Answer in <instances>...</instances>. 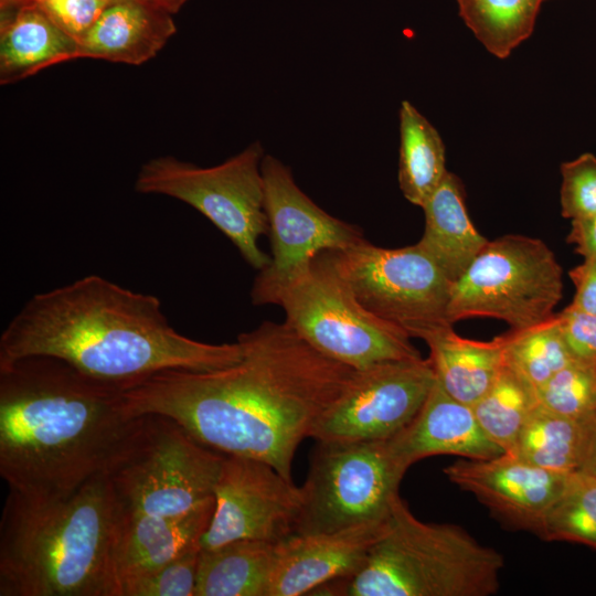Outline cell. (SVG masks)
<instances>
[{
	"label": "cell",
	"mask_w": 596,
	"mask_h": 596,
	"mask_svg": "<svg viewBox=\"0 0 596 596\" xmlns=\"http://www.w3.org/2000/svg\"><path fill=\"white\" fill-rule=\"evenodd\" d=\"M114 0H36L53 21L78 42ZM26 4V3H25Z\"/></svg>",
	"instance_id": "obj_33"
},
{
	"label": "cell",
	"mask_w": 596,
	"mask_h": 596,
	"mask_svg": "<svg viewBox=\"0 0 596 596\" xmlns=\"http://www.w3.org/2000/svg\"><path fill=\"white\" fill-rule=\"evenodd\" d=\"M260 168L272 254L253 283L254 306L273 304L277 292L321 252L345 249L365 240L359 226L330 215L305 194L281 161L264 156Z\"/></svg>",
	"instance_id": "obj_12"
},
{
	"label": "cell",
	"mask_w": 596,
	"mask_h": 596,
	"mask_svg": "<svg viewBox=\"0 0 596 596\" xmlns=\"http://www.w3.org/2000/svg\"><path fill=\"white\" fill-rule=\"evenodd\" d=\"M0 84L8 85L43 68L79 58V42L38 4L0 9Z\"/></svg>",
	"instance_id": "obj_19"
},
{
	"label": "cell",
	"mask_w": 596,
	"mask_h": 596,
	"mask_svg": "<svg viewBox=\"0 0 596 596\" xmlns=\"http://www.w3.org/2000/svg\"><path fill=\"white\" fill-rule=\"evenodd\" d=\"M120 521L108 476L62 497L9 490L0 520V596H121Z\"/></svg>",
	"instance_id": "obj_4"
},
{
	"label": "cell",
	"mask_w": 596,
	"mask_h": 596,
	"mask_svg": "<svg viewBox=\"0 0 596 596\" xmlns=\"http://www.w3.org/2000/svg\"><path fill=\"white\" fill-rule=\"evenodd\" d=\"M172 14L143 0H114L81 40L79 58L140 65L175 33Z\"/></svg>",
	"instance_id": "obj_18"
},
{
	"label": "cell",
	"mask_w": 596,
	"mask_h": 596,
	"mask_svg": "<svg viewBox=\"0 0 596 596\" xmlns=\"http://www.w3.org/2000/svg\"><path fill=\"white\" fill-rule=\"evenodd\" d=\"M273 305L283 308L284 322L317 351L354 370L422 358L405 332L360 305L329 251L284 286Z\"/></svg>",
	"instance_id": "obj_6"
},
{
	"label": "cell",
	"mask_w": 596,
	"mask_h": 596,
	"mask_svg": "<svg viewBox=\"0 0 596 596\" xmlns=\"http://www.w3.org/2000/svg\"><path fill=\"white\" fill-rule=\"evenodd\" d=\"M543 1L457 0L467 26L499 58H505L531 35Z\"/></svg>",
	"instance_id": "obj_27"
},
{
	"label": "cell",
	"mask_w": 596,
	"mask_h": 596,
	"mask_svg": "<svg viewBox=\"0 0 596 596\" xmlns=\"http://www.w3.org/2000/svg\"><path fill=\"white\" fill-rule=\"evenodd\" d=\"M422 209L425 228L418 244L454 283L489 241L473 226L466 207L464 187L451 172Z\"/></svg>",
	"instance_id": "obj_21"
},
{
	"label": "cell",
	"mask_w": 596,
	"mask_h": 596,
	"mask_svg": "<svg viewBox=\"0 0 596 596\" xmlns=\"http://www.w3.org/2000/svg\"><path fill=\"white\" fill-rule=\"evenodd\" d=\"M538 535L545 541L581 543L596 550V477L572 473Z\"/></svg>",
	"instance_id": "obj_29"
},
{
	"label": "cell",
	"mask_w": 596,
	"mask_h": 596,
	"mask_svg": "<svg viewBox=\"0 0 596 596\" xmlns=\"http://www.w3.org/2000/svg\"><path fill=\"white\" fill-rule=\"evenodd\" d=\"M386 521L333 532L296 533L281 540L276 546L268 596L306 595L332 581L352 577Z\"/></svg>",
	"instance_id": "obj_16"
},
{
	"label": "cell",
	"mask_w": 596,
	"mask_h": 596,
	"mask_svg": "<svg viewBox=\"0 0 596 596\" xmlns=\"http://www.w3.org/2000/svg\"><path fill=\"white\" fill-rule=\"evenodd\" d=\"M317 443L300 487L302 509L296 533L386 521L409 468L394 454L389 439Z\"/></svg>",
	"instance_id": "obj_10"
},
{
	"label": "cell",
	"mask_w": 596,
	"mask_h": 596,
	"mask_svg": "<svg viewBox=\"0 0 596 596\" xmlns=\"http://www.w3.org/2000/svg\"><path fill=\"white\" fill-rule=\"evenodd\" d=\"M237 341V363L156 373L125 390L127 409L134 417H169L206 447L265 461L291 479L298 446L355 370L317 351L285 322L264 321Z\"/></svg>",
	"instance_id": "obj_1"
},
{
	"label": "cell",
	"mask_w": 596,
	"mask_h": 596,
	"mask_svg": "<svg viewBox=\"0 0 596 596\" xmlns=\"http://www.w3.org/2000/svg\"><path fill=\"white\" fill-rule=\"evenodd\" d=\"M47 355L0 364V476L9 490L62 497L109 476L145 416L124 391Z\"/></svg>",
	"instance_id": "obj_2"
},
{
	"label": "cell",
	"mask_w": 596,
	"mask_h": 596,
	"mask_svg": "<svg viewBox=\"0 0 596 596\" xmlns=\"http://www.w3.org/2000/svg\"><path fill=\"white\" fill-rule=\"evenodd\" d=\"M578 472L596 477V415L588 421L586 449Z\"/></svg>",
	"instance_id": "obj_37"
},
{
	"label": "cell",
	"mask_w": 596,
	"mask_h": 596,
	"mask_svg": "<svg viewBox=\"0 0 596 596\" xmlns=\"http://www.w3.org/2000/svg\"><path fill=\"white\" fill-rule=\"evenodd\" d=\"M213 496L202 550L238 540L277 543L297 532L301 489L265 461L225 455Z\"/></svg>",
	"instance_id": "obj_14"
},
{
	"label": "cell",
	"mask_w": 596,
	"mask_h": 596,
	"mask_svg": "<svg viewBox=\"0 0 596 596\" xmlns=\"http://www.w3.org/2000/svg\"><path fill=\"white\" fill-rule=\"evenodd\" d=\"M444 472L503 524L536 535L572 475L547 470L505 453L489 459L462 458Z\"/></svg>",
	"instance_id": "obj_15"
},
{
	"label": "cell",
	"mask_w": 596,
	"mask_h": 596,
	"mask_svg": "<svg viewBox=\"0 0 596 596\" xmlns=\"http://www.w3.org/2000/svg\"><path fill=\"white\" fill-rule=\"evenodd\" d=\"M538 397L553 412L588 422L596 415V363L571 361L540 387Z\"/></svg>",
	"instance_id": "obj_30"
},
{
	"label": "cell",
	"mask_w": 596,
	"mask_h": 596,
	"mask_svg": "<svg viewBox=\"0 0 596 596\" xmlns=\"http://www.w3.org/2000/svg\"><path fill=\"white\" fill-rule=\"evenodd\" d=\"M538 404L535 389L503 363L494 382L472 409L487 436L503 453L514 455L522 427Z\"/></svg>",
	"instance_id": "obj_26"
},
{
	"label": "cell",
	"mask_w": 596,
	"mask_h": 596,
	"mask_svg": "<svg viewBox=\"0 0 596 596\" xmlns=\"http://www.w3.org/2000/svg\"><path fill=\"white\" fill-rule=\"evenodd\" d=\"M504 363L538 392L572 358L560 329L557 315L524 329L503 333Z\"/></svg>",
	"instance_id": "obj_28"
},
{
	"label": "cell",
	"mask_w": 596,
	"mask_h": 596,
	"mask_svg": "<svg viewBox=\"0 0 596 596\" xmlns=\"http://www.w3.org/2000/svg\"><path fill=\"white\" fill-rule=\"evenodd\" d=\"M503 556L450 523L418 520L398 497L361 568L324 585L330 595L489 596Z\"/></svg>",
	"instance_id": "obj_5"
},
{
	"label": "cell",
	"mask_w": 596,
	"mask_h": 596,
	"mask_svg": "<svg viewBox=\"0 0 596 596\" xmlns=\"http://www.w3.org/2000/svg\"><path fill=\"white\" fill-rule=\"evenodd\" d=\"M329 253L360 305L411 339L453 326L447 313L453 283L418 243L384 248L363 240Z\"/></svg>",
	"instance_id": "obj_11"
},
{
	"label": "cell",
	"mask_w": 596,
	"mask_h": 596,
	"mask_svg": "<svg viewBox=\"0 0 596 596\" xmlns=\"http://www.w3.org/2000/svg\"><path fill=\"white\" fill-rule=\"evenodd\" d=\"M389 443L408 467L435 455L489 459L503 454L481 428L472 406L454 398L437 380L417 415Z\"/></svg>",
	"instance_id": "obj_17"
},
{
	"label": "cell",
	"mask_w": 596,
	"mask_h": 596,
	"mask_svg": "<svg viewBox=\"0 0 596 596\" xmlns=\"http://www.w3.org/2000/svg\"><path fill=\"white\" fill-rule=\"evenodd\" d=\"M587 434L588 422L561 415L539 402L522 427L514 456L547 470L577 472Z\"/></svg>",
	"instance_id": "obj_25"
},
{
	"label": "cell",
	"mask_w": 596,
	"mask_h": 596,
	"mask_svg": "<svg viewBox=\"0 0 596 596\" xmlns=\"http://www.w3.org/2000/svg\"><path fill=\"white\" fill-rule=\"evenodd\" d=\"M556 315L562 337L572 358L596 363V315L572 305Z\"/></svg>",
	"instance_id": "obj_34"
},
{
	"label": "cell",
	"mask_w": 596,
	"mask_h": 596,
	"mask_svg": "<svg viewBox=\"0 0 596 596\" xmlns=\"http://www.w3.org/2000/svg\"><path fill=\"white\" fill-rule=\"evenodd\" d=\"M423 340L437 382L454 398L471 406L488 391L504 363L503 334L478 341L460 337L448 326Z\"/></svg>",
	"instance_id": "obj_22"
},
{
	"label": "cell",
	"mask_w": 596,
	"mask_h": 596,
	"mask_svg": "<svg viewBox=\"0 0 596 596\" xmlns=\"http://www.w3.org/2000/svg\"><path fill=\"white\" fill-rule=\"evenodd\" d=\"M435 382L433 365L423 356L355 370L310 437L316 441L389 439L413 421Z\"/></svg>",
	"instance_id": "obj_13"
},
{
	"label": "cell",
	"mask_w": 596,
	"mask_h": 596,
	"mask_svg": "<svg viewBox=\"0 0 596 596\" xmlns=\"http://www.w3.org/2000/svg\"><path fill=\"white\" fill-rule=\"evenodd\" d=\"M277 543L238 540L201 549L194 596H268Z\"/></svg>",
	"instance_id": "obj_23"
},
{
	"label": "cell",
	"mask_w": 596,
	"mask_h": 596,
	"mask_svg": "<svg viewBox=\"0 0 596 596\" xmlns=\"http://www.w3.org/2000/svg\"><path fill=\"white\" fill-rule=\"evenodd\" d=\"M201 546L143 574L121 581V596H194Z\"/></svg>",
	"instance_id": "obj_31"
},
{
	"label": "cell",
	"mask_w": 596,
	"mask_h": 596,
	"mask_svg": "<svg viewBox=\"0 0 596 596\" xmlns=\"http://www.w3.org/2000/svg\"><path fill=\"white\" fill-rule=\"evenodd\" d=\"M224 456L173 419L145 415L132 447L108 478L124 514L179 518L214 500Z\"/></svg>",
	"instance_id": "obj_7"
},
{
	"label": "cell",
	"mask_w": 596,
	"mask_h": 596,
	"mask_svg": "<svg viewBox=\"0 0 596 596\" xmlns=\"http://www.w3.org/2000/svg\"><path fill=\"white\" fill-rule=\"evenodd\" d=\"M213 511L214 500L179 518L121 512L116 552L120 585L127 577L153 571L199 546Z\"/></svg>",
	"instance_id": "obj_20"
},
{
	"label": "cell",
	"mask_w": 596,
	"mask_h": 596,
	"mask_svg": "<svg viewBox=\"0 0 596 596\" xmlns=\"http://www.w3.org/2000/svg\"><path fill=\"white\" fill-rule=\"evenodd\" d=\"M398 184L404 198L423 206L446 174L445 146L435 127L407 100L400 109Z\"/></svg>",
	"instance_id": "obj_24"
},
{
	"label": "cell",
	"mask_w": 596,
	"mask_h": 596,
	"mask_svg": "<svg viewBox=\"0 0 596 596\" xmlns=\"http://www.w3.org/2000/svg\"><path fill=\"white\" fill-rule=\"evenodd\" d=\"M61 359L125 389L171 369L212 371L237 363L242 345L206 343L178 332L158 297L88 275L32 296L0 337V364L25 356Z\"/></svg>",
	"instance_id": "obj_3"
},
{
	"label": "cell",
	"mask_w": 596,
	"mask_h": 596,
	"mask_svg": "<svg viewBox=\"0 0 596 596\" xmlns=\"http://www.w3.org/2000/svg\"><path fill=\"white\" fill-rule=\"evenodd\" d=\"M143 1H147L173 15L179 12V10L183 7V4L188 0H143Z\"/></svg>",
	"instance_id": "obj_38"
},
{
	"label": "cell",
	"mask_w": 596,
	"mask_h": 596,
	"mask_svg": "<svg viewBox=\"0 0 596 596\" xmlns=\"http://www.w3.org/2000/svg\"><path fill=\"white\" fill-rule=\"evenodd\" d=\"M36 0H0V9L31 3Z\"/></svg>",
	"instance_id": "obj_39"
},
{
	"label": "cell",
	"mask_w": 596,
	"mask_h": 596,
	"mask_svg": "<svg viewBox=\"0 0 596 596\" xmlns=\"http://www.w3.org/2000/svg\"><path fill=\"white\" fill-rule=\"evenodd\" d=\"M575 286L572 306L596 315V257H585L584 262L568 272Z\"/></svg>",
	"instance_id": "obj_35"
},
{
	"label": "cell",
	"mask_w": 596,
	"mask_h": 596,
	"mask_svg": "<svg viewBox=\"0 0 596 596\" xmlns=\"http://www.w3.org/2000/svg\"><path fill=\"white\" fill-rule=\"evenodd\" d=\"M562 292V267L542 240L503 235L451 284L448 320L493 318L524 329L552 317Z\"/></svg>",
	"instance_id": "obj_9"
},
{
	"label": "cell",
	"mask_w": 596,
	"mask_h": 596,
	"mask_svg": "<svg viewBox=\"0 0 596 596\" xmlns=\"http://www.w3.org/2000/svg\"><path fill=\"white\" fill-rule=\"evenodd\" d=\"M263 158L264 150L258 141L209 168L161 156L141 166L135 190L174 198L194 207L259 272L270 262V255L258 246V238L268 234Z\"/></svg>",
	"instance_id": "obj_8"
},
{
	"label": "cell",
	"mask_w": 596,
	"mask_h": 596,
	"mask_svg": "<svg viewBox=\"0 0 596 596\" xmlns=\"http://www.w3.org/2000/svg\"><path fill=\"white\" fill-rule=\"evenodd\" d=\"M567 242L574 245L577 254L585 257H596V213L572 220Z\"/></svg>",
	"instance_id": "obj_36"
},
{
	"label": "cell",
	"mask_w": 596,
	"mask_h": 596,
	"mask_svg": "<svg viewBox=\"0 0 596 596\" xmlns=\"http://www.w3.org/2000/svg\"><path fill=\"white\" fill-rule=\"evenodd\" d=\"M562 215L570 220L596 213V157L584 153L561 167Z\"/></svg>",
	"instance_id": "obj_32"
}]
</instances>
